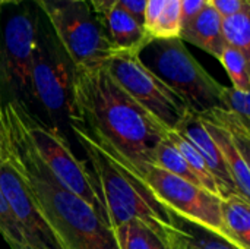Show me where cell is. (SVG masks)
Returning <instances> with one entry per match:
<instances>
[{
    "mask_svg": "<svg viewBox=\"0 0 250 249\" xmlns=\"http://www.w3.org/2000/svg\"><path fill=\"white\" fill-rule=\"evenodd\" d=\"M209 0H180L182 7V25L190 22L207 4Z\"/></svg>",
    "mask_w": 250,
    "mask_h": 249,
    "instance_id": "cell-29",
    "label": "cell"
},
{
    "mask_svg": "<svg viewBox=\"0 0 250 249\" xmlns=\"http://www.w3.org/2000/svg\"><path fill=\"white\" fill-rule=\"evenodd\" d=\"M0 157H1V154H0Z\"/></svg>",
    "mask_w": 250,
    "mask_h": 249,
    "instance_id": "cell-35",
    "label": "cell"
},
{
    "mask_svg": "<svg viewBox=\"0 0 250 249\" xmlns=\"http://www.w3.org/2000/svg\"><path fill=\"white\" fill-rule=\"evenodd\" d=\"M163 4H164V0H148L146 1V9H145V29L149 32L151 35V29L154 28L160 13H161V9H163Z\"/></svg>",
    "mask_w": 250,
    "mask_h": 249,
    "instance_id": "cell-30",
    "label": "cell"
},
{
    "mask_svg": "<svg viewBox=\"0 0 250 249\" xmlns=\"http://www.w3.org/2000/svg\"><path fill=\"white\" fill-rule=\"evenodd\" d=\"M139 60L189 107L201 116L221 107L224 85L215 81L190 54L180 38H152L139 53Z\"/></svg>",
    "mask_w": 250,
    "mask_h": 249,
    "instance_id": "cell-5",
    "label": "cell"
},
{
    "mask_svg": "<svg viewBox=\"0 0 250 249\" xmlns=\"http://www.w3.org/2000/svg\"><path fill=\"white\" fill-rule=\"evenodd\" d=\"M70 132L92 167L110 227L116 229L127 222L139 220L164 235L170 225L171 210L158 201L133 167L78 122H70Z\"/></svg>",
    "mask_w": 250,
    "mask_h": 249,
    "instance_id": "cell-3",
    "label": "cell"
},
{
    "mask_svg": "<svg viewBox=\"0 0 250 249\" xmlns=\"http://www.w3.org/2000/svg\"><path fill=\"white\" fill-rule=\"evenodd\" d=\"M204 123H209L214 126L221 128L223 131H226L231 139L234 141V144L237 145V148L242 151V154L249 160L250 154V128L249 122L243 120L240 116L217 107L212 109L201 116H198Z\"/></svg>",
    "mask_w": 250,
    "mask_h": 249,
    "instance_id": "cell-19",
    "label": "cell"
},
{
    "mask_svg": "<svg viewBox=\"0 0 250 249\" xmlns=\"http://www.w3.org/2000/svg\"><path fill=\"white\" fill-rule=\"evenodd\" d=\"M114 82L167 131H174L190 112L188 104L146 69L133 53H116L105 65Z\"/></svg>",
    "mask_w": 250,
    "mask_h": 249,
    "instance_id": "cell-9",
    "label": "cell"
},
{
    "mask_svg": "<svg viewBox=\"0 0 250 249\" xmlns=\"http://www.w3.org/2000/svg\"><path fill=\"white\" fill-rule=\"evenodd\" d=\"M204 125H205L208 134L211 135V138L214 139V142L217 144L239 194L243 198L250 200L249 160L242 154V151L237 148V145L234 144V141L226 131H223L218 126L209 125V123H204Z\"/></svg>",
    "mask_w": 250,
    "mask_h": 249,
    "instance_id": "cell-16",
    "label": "cell"
},
{
    "mask_svg": "<svg viewBox=\"0 0 250 249\" xmlns=\"http://www.w3.org/2000/svg\"><path fill=\"white\" fill-rule=\"evenodd\" d=\"M16 106L23 129L45 167L59 181V183L83 200L100 217L108 223L97 181L86 169L85 163H82L73 154L69 139L34 119L19 103H16Z\"/></svg>",
    "mask_w": 250,
    "mask_h": 249,
    "instance_id": "cell-8",
    "label": "cell"
},
{
    "mask_svg": "<svg viewBox=\"0 0 250 249\" xmlns=\"http://www.w3.org/2000/svg\"><path fill=\"white\" fill-rule=\"evenodd\" d=\"M22 0H4V4H10V3H19Z\"/></svg>",
    "mask_w": 250,
    "mask_h": 249,
    "instance_id": "cell-32",
    "label": "cell"
},
{
    "mask_svg": "<svg viewBox=\"0 0 250 249\" xmlns=\"http://www.w3.org/2000/svg\"><path fill=\"white\" fill-rule=\"evenodd\" d=\"M4 4L0 19V103H19L25 110L31 106V65L37 37L38 6L23 3Z\"/></svg>",
    "mask_w": 250,
    "mask_h": 249,
    "instance_id": "cell-7",
    "label": "cell"
},
{
    "mask_svg": "<svg viewBox=\"0 0 250 249\" xmlns=\"http://www.w3.org/2000/svg\"><path fill=\"white\" fill-rule=\"evenodd\" d=\"M1 6H4V0H0V9H1Z\"/></svg>",
    "mask_w": 250,
    "mask_h": 249,
    "instance_id": "cell-33",
    "label": "cell"
},
{
    "mask_svg": "<svg viewBox=\"0 0 250 249\" xmlns=\"http://www.w3.org/2000/svg\"><path fill=\"white\" fill-rule=\"evenodd\" d=\"M0 147L23 176L41 214L63 249H120L114 230L83 200L66 189L34 150L16 103L1 106Z\"/></svg>",
    "mask_w": 250,
    "mask_h": 249,
    "instance_id": "cell-2",
    "label": "cell"
},
{
    "mask_svg": "<svg viewBox=\"0 0 250 249\" xmlns=\"http://www.w3.org/2000/svg\"><path fill=\"white\" fill-rule=\"evenodd\" d=\"M221 65L227 70L233 87L240 91H248L250 88L249 75V57H246L240 50L226 45L220 59Z\"/></svg>",
    "mask_w": 250,
    "mask_h": 249,
    "instance_id": "cell-23",
    "label": "cell"
},
{
    "mask_svg": "<svg viewBox=\"0 0 250 249\" xmlns=\"http://www.w3.org/2000/svg\"><path fill=\"white\" fill-rule=\"evenodd\" d=\"M250 200L231 195L221 200V222L224 235L239 248H250Z\"/></svg>",
    "mask_w": 250,
    "mask_h": 249,
    "instance_id": "cell-17",
    "label": "cell"
},
{
    "mask_svg": "<svg viewBox=\"0 0 250 249\" xmlns=\"http://www.w3.org/2000/svg\"><path fill=\"white\" fill-rule=\"evenodd\" d=\"M100 18L117 53L138 54L152 40L145 26H142L130 13H127L119 4H114L107 13Z\"/></svg>",
    "mask_w": 250,
    "mask_h": 249,
    "instance_id": "cell-14",
    "label": "cell"
},
{
    "mask_svg": "<svg viewBox=\"0 0 250 249\" xmlns=\"http://www.w3.org/2000/svg\"><path fill=\"white\" fill-rule=\"evenodd\" d=\"M0 123H1V103H0Z\"/></svg>",
    "mask_w": 250,
    "mask_h": 249,
    "instance_id": "cell-34",
    "label": "cell"
},
{
    "mask_svg": "<svg viewBox=\"0 0 250 249\" xmlns=\"http://www.w3.org/2000/svg\"><path fill=\"white\" fill-rule=\"evenodd\" d=\"M0 235L10 249H29L25 235L10 208L6 198L0 191Z\"/></svg>",
    "mask_w": 250,
    "mask_h": 249,
    "instance_id": "cell-25",
    "label": "cell"
},
{
    "mask_svg": "<svg viewBox=\"0 0 250 249\" xmlns=\"http://www.w3.org/2000/svg\"><path fill=\"white\" fill-rule=\"evenodd\" d=\"M167 138L173 142V145L179 150V153L183 156V158L186 160V163L189 164V167L192 169V172L196 175V178L199 179L201 185L204 189H207L208 192L220 197L218 194V188L217 183L211 175V172L208 170L204 158L201 157V154L195 150V147H192L182 135H179L176 131H167Z\"/></svg>",
    "mask_w": 250,
    "mask_h": 249,
    "instance_id": "cell-21",
    "label": "cell"
},
{
    "mask_svg": "<svg viewBox=\"0 0 250 249\" xmlns=\"http://www.w3.org/2000/svg\"><path fill=\"white\" fill-rule=\"evenodd\" d=\"M164 238L171 249H242L218 232L174 211L170 214Z\"/></svg>",
    "mask_w": 250,
    "mask_h": 249,
    "instance_id": "cell-13",
    "label": "cell"
},
{
    "mask_svg": "<svg viewBox=\"0 0 250 249\" xmlns=\"http://www.w3.org/2000/svg\"><path fill=\"white\" fill-rule=\"evenodd\" d=\"M75 68L104 66L117 51L85 0H35Z\"/></svg>",
    "mask_w": 250,
    "mask_h": 249,
    "instance_id": "cell-6",
    "label": "cell"
},
{
    "mask_svg": "<svg viewBox=\"0 0 250 249\" xmlns=\"http://www.w3.org/2000/svg\"><path fill=\"white\" fill-rule=\"evenodd\" d=\"M142 179L158 201L168 210L226 236L221 222L220 197L155 166L148 167Z\"/></svg>",
    "mask_w": 250,
    "mask_h": 249,
    "instance_id": "cell-10",
    "label": "cell"
},
{
    "mask_svg": "<svg viewBox=\"0 0 250 249\" xmlns=\"http://www.w3.org/2000/svg\"><path fill=\"white\" fill-rule=\"evenodd\" d=\"M113 230L120 249H171L164 235L139 220L127 222Z\"/></svg>",
    "mask_w": 250,
    "mask_h": 249,
    "instance_id": "cell-18",
    "label": "cell"
},
{
    "mask_svg": "<svg viewBox=\"0 0 250 249\" xmlns=\"http://www.w3.org/2000/svg\"><path fill=\"white\" fill-rule=\"evenodd\" d=\"M142 178L167 129L126 94L104 66L75 68L72 117Z\"/></svg>",
    "mask_w": 250,
    "mask_h": 249,
    "instance_id": "cell-1",
    "label": "cell"
},
{
    "mask_svg": "<svg viewBox=\"0 0 250 249\" xmlns=\"http://www.w3.org/2000/svg\"><path fill=\"white\" fill-rule=\"evenodd\" d=\"M221 34L227 45L250 56V9L221 18Z\"/></svg>",
    "mask_w": 250,
    "mask_h": 249,
    "instance_id": "cell-22",
    "label": "cell"
},
{
    "mask_svg": "<svg viewBox=\"0 0 250 249\" xmlns=\"http://www.w3.org/2000/svg\"><path fill=\"white\" fill-rule=\"evenodd\" d=\"M91 7H92V10L97 13V15H100V16H103L104 13H107L114 4H116V0H85Z\"/></svg>",
    "mask_w": 250,
    "mask_h": 249,
    "instance_id": "cell-31",
    "label": "cell"
},
{
    "mask_svg": "<svg viewBox=\"0 0 250 249\" xmlns=\"http://www.w3.org/2000/svg\"><path fill=\"white\" fill-rule=\"evenodd\" d=\"M148 0H116V4H119L122 9H125L127 13H130L142 26H145V9H146Z\"/></svg>",
    "mask_w": 250,
    "mask_h": 249,
    "instance_id": "cell-28",
    "label": "cell"
},
{
    "mask_svg": "<svg viewBox=\"0 0 250 249\" xmlns=\"http://www.w3.org/2000/svg\"><path fill=\"white\" fill-rule=\"evenodd\" d=\"M34 1H35V0H34Z\"/></svg>",
    "mask_w": 250,
    "mask_h": 249,
    "instance_id": "cell-36",
    "label": "cell"
},
{
    "mask_svg": "<svg viewBox=\"0 0 250 249\" xmlns=\"http://www.w3.org/2000/svg\"><path fill=\"white\" fill-rule=\"evenodd\" d=\"M221 106L223 109L240 116L243 120L249 122L250 104L249 92L240 91L234 87H224L221 94Z\"/></svg>",
    "mask_w": 250,
    "mask_h": 249,
    "instance_id": "cell-26",
    "label": "cell"
},
{
    "mask_svg": "<svg viewBox=\"0 0 250 249\" xmlns=\"http://www.w3.org/2000/svg\"><path fill=\"white\" fill-rule=\"evenodd\" d=\"M0 191L10 205L29 249H63L45 222L23 176L0 147Z\"/></svg>",
    "mask_w": 250,
    "mask_h": 249,
    "instance_id": "cell-11",
    "label": "cell"
},
{
    "mask_svg": "<svg viewBox=\"0 0 250 249\" xmlns=\"http://www.w3.org/2000/svg\"><path fill=\"white\" fill-rule=\"evenodd\" d=\"M182 28L180 0H164L161 13L151 29L152 38H179Z\"/></svg>",
    "mask_w": 250,
    "mask_h": 249,
    "instance_id": "cell-24",
    "label": "cell"
},
{
    "mask_svg": "<svg viewBox=\"0 0 250 249\" xmlns=\"http://www.w3.org/2000/svg\"><path fill=\"white\" fill-rule=\"evenodd\" d=\"M154 166L173 175V176H177L180 179H185V181L202 188L196 175L192 172V169L189 167V164L186 163L183 156L179 153V150L173 145V142L167 136L158 144V147L154 153Z\"/></svg>",
    "mask_w": 250,
    "mask_h": 249,
    "instance_id": "cell-20",
    "label": "cell"
},
{
    "mask_svg": "<svg viewBox=\"0 0 250 249\" xmlns=\"http://www.w3.org/2000/svg\"><path fill=\"white\" fill-rule=\"evenodd\" d=\"M174 131L179 135H182L201 154V157L204 158L208 170L211 172V175L217 183L218 194H220L221 200L231 197V195H240L231 176H230V172L223 160V156H221L217 144L214 142V139L208 134L205 125L201 122V119L196 114L189 112Z\"/></svg>",
    "mask_w": 250,
    "mask_h": 249,
    "instance_id": "cell-12",
    "label": "cell"
},
{
    "mask_svg": "<svg viewBox=\"0 0 250 249\" xmlns=\"http://www.w3.org/2000/svg\"><path fill=\"white\" fill-rule=\"evenodd\" d=\"M208 4L214 7L221 18L250 9V0H209Z\"/></svg>",
    "mask_w": 250,
    "mask_h": 249,
    "instance_id": "cell-27",
    "label": "cell"
},
{
    "mask_svg": "<svg viewBox=\"0 0 250 249\" xmlns=\"http://www.w3.org/2000/svg\"><path fill=\"white\" fill-rule=\"evenodd\" d=\"M73 78L75 66L70 57L38 10L31 65V106L26 112L64 138L70 131Z\"/></svg>",
    "mask_w": 250,
    "mask_h": 249,
    "instance_id": "cell-4",
    "label": "cell"
},
{
    "mask_svg": "<svg viewBox=\"0 0 250 249\" xmlns=\"http://www.w3.org/2000/svg\"><path fill=\"white\" fill-rule=\"evenodd\" d=\"M179 38L192 43L217 59H220L227 45L221 34V16L209 4H207L190 22L182 25Z\"/></svg>",
    "mask_w": 250,
    "mask_h": 249,
    "instance_id": "cell-15",
    "label": "cell"
}]
</instances>
